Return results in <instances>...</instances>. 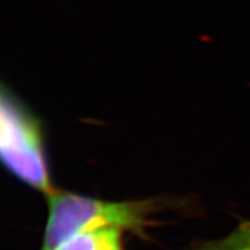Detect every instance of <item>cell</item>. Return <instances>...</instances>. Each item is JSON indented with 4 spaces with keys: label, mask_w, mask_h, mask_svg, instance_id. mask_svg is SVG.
<instances>
[{
    "label": "cell",
    "mask_w": 250,
    "mask_h": 250,
    "mask_svg": "<svg viewBox=\"0 0 250 250\" xmlns=\"http://www.w3.org/2000/svg\"><path fill=\"white\" fill-rule=\"evenodd\" d=\"M46 204L41 250H56L76 234L101 227H116L148 239L146 229L156 225L153 215L174 203L161 197L110 202L57 189L46 196Z\"/></svg>",
    "instance_id": "cell-1"
},
{
    "label": "cell",
    "mask_w": 250,
    "mask_h": 250,
    "mask_svg": "<svg viewBox=\"0 0 250 250\" xmlns=\"http://www.w3.org/2000/svg\"><path fill=\"white\" fill-rule=\"evenodd\" d=\"M0 159L5 169L24 186L45 197L57 190L50 173L44 124L5 88L0 103Z\"/></svg>",
    "instance_id": "cell-2"
},
{
    "label": "cell",
    "mask_w": 250,
    "mask_h": 250,
    "mask_svg": "<svg viewBox=\"0 0 250 250\" xmlns=\"http://www.w3.org/2000/svg\"><path fill=\"white\" fill-rule=\"evenodd\" d=\"M116 227H101L78 233L56 250H123L122 233Z\"/></svg>",
    "instance_id": "cell-3"
},
{
    "label": "cell",
    "mask_w": 250,
    "mask_h": 250,
    "mask_svg": "<svg viewBox=\"0 0 250 250\" xmlns=\"http://www.w3.org/2000/svg\"><path fill=\"white\" fill-rule=\"evenodd\" d=\"M191 250H250V221L239 224L221 239L196 243Z\"/></svg>",
    "instance_id": "cell-4"
}]
</instances>
